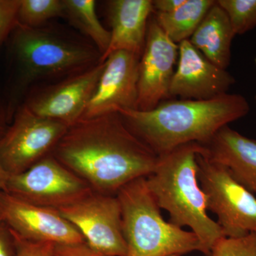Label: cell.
I'll use <instances>...</instances> for the list:
<instances>
[{"label":"cell","mask_w":256,"mask_h":256,"mask_svg":"<svg viewBox=\"0 0 256 256\" xmlns=\"http://www.w3.org/2000/svg\"><path fill=\"white\" fill-rule=\"evenodd\" d=\"M52 156L92 192L110 196L150 174L159 158L130 130L119 112L80 120L68 128Z\"/></svg>","instance_id":"6da1fadb"},{"label":"cell","mask_w":256,"mask_h":256,"mask_svg":"<svg viewBox=\"0 0 256 256\" xmlns=\"http://www.w3.org/2000/svg\"><path fill=\"white\" fill-rule=\"evenodd\" d=\"M8 77L4 92L10 118L38 82H54L100 63L96 47L84 38L54 26L16 25L5 44Z\"/></svg>","instance_id":"7a4b0ae2"},{"label":"cell","mask_w":256,"mask_h":256,"mask_svg":"<svg viewBox=\"0 0 256 256\" xmlns=\"http://www.w3.org/2000/svg\"><path fill=\"white\" fill-rule=\"evenodd\" d=\"M249 111L244 96L227 92L210 100L169 99L151 110L118 112L130 130L161 156L188 143L206 144L222 128Z\"/></svg>","instance_id":"3957f363"},{"label":"cell","mask_w":256,"mask_h":256,"mask_svg":"<svg viewBox=\"0 0 256 256\" xmlns=\"http://www.w3.org/2000/svg\"><path fill=\"white\" fill-rule=\"evenodd\" d=\"M202 149L198 143L191 142L158 156L146 183L160 208L169 214L168 222L180 228L190 227L200 240L202 254L210 256L216 242L226 236L208 216L206 196L198 182L196 158Z\"/></svg>","instance_id":"277c9868"},{"label":"cell","mask_w":256,"mask_h":256,"mask_svg":"<svg viewBox=\"0 0 256 256\" xmlns=\"http://www.w3.org/2000/svg\"><path fill=\"white\" fill-rule=\"evenodd\" d=\"M127 256H182L202 252L193 232L166 222L146 186V178H136L118 192Z\"/></svg>","instance_id":"5b68a950"},{"label":"cell","mask_w":256,"mask_h":256,"mask_svg":"<svg viewBox=\"0 0 256 256\" xmlns=\"http://www.w3.org/2000/svg\"><path fill=\"white\" fill-rule=\"evenodd\" d=\"M196 160L207 210L217 216L225 236L237 238L256 233L255 195L239 184L226 166L208 159L202 150Z\"/></svg>","instance_id":"8992f818"},{"label":"cell","mask_w":256,"mask_h":256,"mask_svg":"<svg viewBox=\"0 0 256 256\" xmlns=\"http://www.w3.org/2000/svg\"><path fill=\"white\" fill-rule=\"evenodd\" d=\"M68 128L40 117L20 104L0 138V163L9 175L24 172L52 154Z\"/></svg>","instance_id":"52a82bcc"},{"label":"cell","mask_w":256,"mask_h":256,"mask_svg":"<svg viewBox=\"0 0 256 256\" xmlns=\"http://www.w3.org/2000/svg\"><path fill=\"white\" fill-rule=\"evenodd\" d=\"M4 192L32 204L58 210L92 192L52 154L22 173L9 175Z\"/></svg>","instance_id":"ba28073f"},{"label":"cell","mask_w":256,"mask_h":256,"mask_svg":"<svg viewBox=\"0 0 256 256\" xmlns=\"http://www.w3.org/2000/svg\"><path fill=\"white\" fill-rule=\"evenodd\" d=\"M58 210L78 229L87 245L97 254L127 256L120 204L117 196L92 192Z\"/></svg>","instance_id":"9c48e42d"},{"label":"cell","mask_w":256,"mask_h":256,"mask_svg":"<svg viewBox=\"0 0 256 256\" xmlns=\"http://www.w3.org/2000/svg\"><path fill=\"white\" fill-rule=\"evenodd\" d=\"M104 68L100 62L72 76L33 88L21 104L40 117L70 127L84 117Z\"/></svg>","instance_id":"30bf717a"},{"label":"cell","mask_w":256,"mask_h":256,"mask_svg":"<svg viewBox=\"0 0 256 256\" xmlns=\"http://www.w3.org/2000/svg\"><path fill=\"white\" fill-rule=\"evenodd\" d=\"M0 222L30 242L86 244L78 229L58 210L32 204L4 192L0 193Z\"/></svg>","instance_id":"8fae6325"},{"label":"cell","mask_w":256,"mask_h":256,"mask_svg":"<svg viewBox=\"0 0 256 256\" xmlns=\"http://www.w3.org/2000/svg\"><path fill=\"white\" fill-rule=\"evenodd\" d=\"M178 55V45L166 36L156 18H150L139 62L138 110H152L171 98L170 88Z\"/></svg>","instance_id":"7c38bea8"},{"label":"cell","mask_w":256,"mask_h":256,"mask_svg":"<svg viewBox=\"0 0 256 256\" xmlns=\"http://www.w3.org/2000/svg\"><path fill=\"white\" fill-rule=\"evenodd\" d=\"M140 58L124 50L114 52L106 58L95 92L82 119L121 110H138Z\"/></svg>","instance_id":"4fadbf2b"},{"label":"cell","mask_w":256,"mask_h":256,"mask_svg":"<svg viewBox=\"0 0 256 256\" xmlns=\"http://www.w3.org/2000/svg\"><path fill=\"white\" fill-rule=\"evenodd\" d=\"M178 67L170 88V98L204 100L227 94L235 84L233 76L207 60L190 40L178 44Z\"/></svg>","instance_id":"5bb4252c"},{"label":"cell","mask_w":256,"mask_h":256,"mask_svg":"<svg viewBox=\"0 0 256 256\" xmlns=\"http://www.w3.org/2000/svg\"><path fill=\"white\" fill-rule=\"evenodd\" d=\"M152 0H110L106 11L111 28L108 48L101 56L118 50L130 52L140 58L146 45L150 16L153 12Z\"/></svg>","instance_id":"9a60e30c"},{"label":"cell","mask_w":256,"mask_h":256,"mask_svg":"<svg viewBox=\"0 0 256 256\" xmlns=\"http://www.w3.org/2000/svg\"><path fill=\"white\" fill-rule=\"evenodd\" d=\"M202 146L205 156L226 166L239 184L256 196V140L226 126Z\"/></svg>","instance_id":"2e32d148"},{"label":"cell","mask_w":256,"mask_h":256,"mask_svg":"<svg viewBox=\"0 0 256 256\" xmlns=\"http://www.w3.org/2000/svg\"><path fill=\"white\" fill-rule=\"evenodd\" d=\"M235 36L226 13L216 1L190 41L207 60L226 70L230 64V46Z\"/></svg>","instance_id":"e0dca14e"},{"label":"cell","mask_w":256,"mask_h":256,"mask_svg":"<svg viewBox=\"0 0 256 256\" xmlns=\"http://www.w3.org/2000/svg\"><path fill=\"white\" fill-rule=\"evenodd\" d=\"M214 0H186L184 4L170 13L156 12V22L174 43L190 40Z\"/></svg>","instance_id":"ac0fdd59"},{"label":"cell","mask_w":256,"mask_h":256,"mask_svg":"<svg viewBox=\"0 0 256 256\" xmlns=\"http://www.w3.org/2000/svg\"><path fill=\"white\" fill-rule=\"evenodd\" d=\"M64 18L87 37L102 56L110 44L111 35L98 18L96 1L64 0Z\"/></svg>","instance_id":"d6986e66"},{"label":"cell","mask_w":256,"mask_h":256,"mask_svg":"<svg viewBox=\"0 0 256 256\" xmlns=\"http://www.w3.org/2000/svg\"><path fill=\"white\" fill-rule=\"evenodd\" d=\"M56 18H64V0H21L18 24L30 28H41Z\"/></svg>","instance_id":"ffe728a7"},{"label":"cell","mask_w":256,"mask_h":256,"mask_svg":"<svg viewBox=\"0 0 256 256\" xmlns=\"http://www.w3.org/2000/svg\"><path fill=\"white\" fill-rule=\"evenodd\" d=\"M226 13L235 35L244 34L256 26V0H218Z\"/></svg>","instance_id":"44dd1931"},{"label":"cell","mask_w":256,"mask_h":256,"mask_svg":"<svg viewBox=\"0 0 256 256\" xmlns=\"http://www.w3.org/2000/svg\"><path fill=\"white\" fill-rule=\"evenodd\" d=\"M210 256H256V233L220 238L212 248Z\"/></svg>","instance_id":"7402d4cb"},{"label":"cell","mask_w":256,"mask_h":256,"mask_svg":"<svg viewBox=\"0 0 256 256\" xmlns=\"http://www.w3.org/2000/svg\"><path fill=\"white\" fill-rule=\"evenodd\" d=\"M21 0H0V48L4 46L18 24Z\"/></svg>","instance_id":"603a6c76"},{"label":"cell","mask_w":256,"mask_h":256,"mask_svg":"<svg viewBox=\"0 0 256 256\" xmlns=\"http://www.w3.org/2000/svg\"><path fill=\"white\" fill-rule=\"evenodd\" d=\"M14 234L18 256H52L55 244L48 242H33Z\"/></svg>","instance_id":"cb8c5ba5"},{"label":"cell","mask_w":256,"mask_h":256,"mask_svg":"<svg viewBox=\"0 0 256 256\" xmlns=\"http://www.w3.org/2000/svg\"><path fill=\"white\" fill-rule=\"evenodd\" d=\"M52 256H102L87 244H55Z\"/></svg>","instance_id":"d4e9b609"},{"label":"cell","mask_w":256,"mask_h":256,"mask_svg":"<svg viewBox=\"0 0 256 256\" xmlns=\"http://www.w3.org/2000/svg\"><path fill=\"white\" fill-rule=\"evenodd\" d=\"M0 256H18L16 242L11 229L0 222Z\"/></svg>","instance_id":"484cf974"},{"label":"cell","mask_w":256,"mask_h":256,"mask_svg":"<svg viewBox=\"0 0 256 256\" xmlns=\"http://www.w3.org/2000/svg\"><path fill=\"white\" fill-rule=\"evenodd\" d=\"M11 118L8 111V102L5 98L4 90H0V138L9 127Z\"/></svg>","instance_id":"4316f807"},{"label":"cell","mask_w":256,"mask_h":256,"mask_svg":"<svg viewBox=\"0 0 256 256\" xmlns=\"http://www.w3.org/2000/svg\"><path fill=\"white\" fill-rule=\"evenodd\" d=\"M186 0H154L152 1L153 10H156V12H172L184 4Z\"/></svg>","instance_id":"83f0119b"},{"label":"cell","mask_w":256,"mask_h":256,"mask_svg":"<svg viewBox=\"0 0 256 256\" xmlns=\"http://www.w3.org/2000/svg\"><path fill=\"white\" fill-rule=\"evenodd\" d=\"M9 174L6 173L2 165L0 163V193L4 192Z\"/></svg>","instance_id":"f1b7e54d"},{"label":"cell","mask_w":256,"mask_h":256,"mask_svg":"<svg viewBox=\"0 0 256 256\" xmlns=\"http://www.w3.org/2000/svg\"><path fill=\"white\" fill-rule=\"evenodd\" d=\"M182 256L174 255V256Z\"/></svg>","instance_id":"f546056e"},{"label":"cell","mask_w":256,"mask_h":256,"mask_svg":"<svg viewBox=\"0 0 256 256\" xmlns=\"http://www.w3.org/2000/svg\"><path fill=\"white\" fill-rule=\"evenodd\" d=\"M255 62H256V57Z\"/></svg>","instance_id":"4dcf8cb0"},{"label":"cell","mask_w":256,"mask_h":256,"mask_svg":"<svg viewBox=\"0 0 256 256\" xmlns=\"http://www.w3.org/2000/svg\"></svg>","instance_id":"1f68e13d"}]
</instances>
